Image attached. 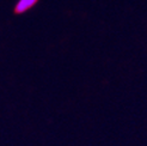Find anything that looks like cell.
<instances>
[{"label":"cell","instance_id":"1","mask_svg":"<svg viewBox=\"0 0 147 146\" xmlns=\"http://www.w3.org/2000/svg\"><path fill=\"white\" fill-rule=\"evenodd\" d=\"M38 0H18V3L14 6V12L16 13H24L28 10H30L37 4Z\"/></svg>","mask_w":147,"mask_h":146}]
</instances>
